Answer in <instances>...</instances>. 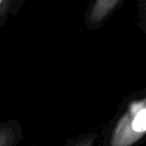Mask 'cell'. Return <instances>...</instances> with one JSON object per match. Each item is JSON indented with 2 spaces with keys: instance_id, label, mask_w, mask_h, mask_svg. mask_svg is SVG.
I'll return each mask as SVG.
<instances>
[{
  "instance_id": "7a4b0ae2",
  "label": "cell",
  "mask_w": 146,
  "mask_h": 146,
  "mask_svg": "<svg viewBox=\"0 0 146 146\" xmlns=\"http://www.w3.org/2000/svg\"><path fill=\"white\" fill-rule=\"evenodd\" d=\"M121 1L122 0H92L86 11L84 24L91 30L99 29L117 8Z\"/></svg>"
},
{
  "instance_id": "5b68a950",
  "label": "cell",
  "mask_w": 146,
  "mask_h": 146,
  "mask_svg": "<svg viewBox=\"0 0 146 146\" xmlns=\"http://www.w3.org/2000/svg\"><path fill=\"white\" fill-rule=\"evenodd\" d=\"M97 132L90 131L84 135L79 136L78 138L68 141L66 146H95L96 140H97Z\"/></svg>"
},
{
  "instance_id": "8992f818",
  "label": "cell",
  "mask_w": 146,
  "mask_h": 146,
  "mask_svg": "<svg viewBox=\"0 0 146 146\" xmlns=\"http://www.w3.org/2000/svg\"><path fill=\"white\" fill-rule=\"evenodd\" d=\"M138 24L146 33V0L138 1Z\"/></svg>"
},
{
  "instance_id": "277c9868",
  "label": "cell",
  "mask_w": 146,
  "mask_h": 146,
  "mask_svg": "<svg viewBox=\"0 0 146 146\" xmlns=\"http://www.w3.org/2000/svg\"><path fill=\"white\" fill-rule=\"evenodd\" d=\"M27 1L29 0H0V29L5 26L11 16L17 15Z\"/></svg>"
},
{
  "instance_id": "3957f363",
  "label": "cell",
  "mask_w": 146,
  "mask_h": 146,
  "mask_svg": "<svg viewBox=\"0 0 146 146\" xmlns=\"http://www.w3.org/2000/svg\"><path fill=\"white\" fill-rule=\"evenodd\" d=\"M23 139V127L17 120L0 123V146H18Z\"/></svg>"
},
{
  "instance_id": "6da1fadb",
  "label": "cell",
  "mask_w": 146,
  "mask_h": 146,
  "mask_svg": "<svg viewBox=\"0 0 146 146\" xmlns=\"http://www.w3.org/2000/svg\"><path fill=\"white\" fill-rule=\"evenodd\" d=\"M146 137V90L130 98L104 131L103 146H135Z\"/></svg>"
}]
</instances>
